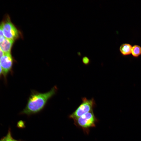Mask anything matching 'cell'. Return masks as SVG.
Returning <instances> with one entry per match:
<instances>
[{
  "label": "cell",
  "instance_id": "obj_1",
  "mask_svg": "<svg viewBox=\"0 0 141 141\" xmlns=\"http://www.w3.org/2000/svg\"><path fill=\"white\" fill-rule=\"evenodd\" d=\"M57 90L55 86L50 90L45 93L32 91L26 106L21 113L30 115L40 112L44 108L48 101L55 94Z\"/></svg>",
  "mask_w": 141,
  "mask_h": 141
},
{
  "label": "cell",
  "instance_id": "obj_14",
  "mask_svg": "<svg viewBox=\"0 0 141 141\" xmlns=\"http://www.w3.org/2000/svg\"><path fill=\"white\" fill-rule=\"evenodd\" d=\"M0 141H6L5 137L3 138L2 140H1Z\"/></svg>",
  "mask_w": 141,
  "mask_h": 141
},
{
  "label": "cell",
  "instance_id": "obj_2",
  "mask_svg": "<svg viewBox=\"0 0 141 141\" xmlns=\"http://www.w3.org/2000/svg\"><path fill=\"white\" fill-rule=\"evenodd\" d=\"M73 120L74 124L81 128L85 134H88L89 133L90 128L95 127L96 123L98 121L93 110Z\"/></svg>",
  "mask_w": 141,
  "mask_h": 141
},
{
  "label": "cell",
  "instance_id": "obj_9",
  "mask_svg": "<svg viewBox=\"0 0 141 141\" xmlns=\"http://www.w3.org/2000/svg\"><path fill=\"white\" fill-rule=\"evenodd\" d=\"M6 141H19L13 139L12 137L10 131H9L7 136L5 137Z\"/></svg>",
  "mask_w": 141,
  "mask_h": 141
},
{
  "label": "cell",
  "instance_id": "obj_3",
  "mask_svg": "<svg viewBox=\"0 0 141 141\" xmlns=\"http://www.w3.org/2000/svg\"><path fill=\"white\" fill-rule=\"evenodd\" d=\"M82 101L80 104L69 115L70 118L73 120L93 110L96 104L93 98L88 99L84 97L82 98Z\"/></svg>",
  "mask_w": 141,
  "mask_h": 141
},
{
  "label": "cell",
  "instance_id": "obj_13",
  "mask_svg": "<svg viewBox=\"0 0 141 141\" xmlns=\"http://www.w3.org/2000/svg\"><path fill=\"white\" fill-rule=\"evenodd\" d=\"M4 54V53L0 48V59Z\"/></svg>",
  "mask_w": 141,
  "mask_h": 141
},
{
  "label": "cell",
  "instance_id": "obj_8",
  "mask_svg": "<svg viewBox=\"0 0 141 141\" xmlns=\"http://www.w3.org/2000/svg\"><path fill=\"white\" fill-rule=\"evenodd\" d=\"M131 54L135 57H137L141 55V47L138 45H134L132 46Z\"/></svg>",
  "mask_w": 141,
  "mask_h": 141
},
{
  "label": "cell",
  "instance_id": "obj_6",
  "mask_svg": "<svg viewBox=\"0 0 141 141\" xmlns=\"http://www.w3.org/2000/svg\"><path fill=\"white\" fill-rule=\"evenodd\" d=\"M14 41L6 38L0 43V48L5 54L10 53Z\"/></svg>",
  "mask_w": 141,
  "mask_h": 141
},
{
  "label": "cell",
  "instance_id": "obj_12",
  "mask_svg": "<svg viewBox=\"0 0 141 141\" xmlns=\"http://www.w3.org/2000/svg\"><path fill=\"white\" fill-rule=\"evenodd\" d=\"M2 76H3L2 69L0 63V79H1Z\"/></svg>",
  "mask_w": 141,
  "mask_h": 141
},
{
  "label": "cell",
  "instance_id": "obj_11",
  "mask_svg": "<svg viewBox=\"0 0 141 141\" xmlns=\"http://www.w3.org/2000/svg\"><path fill=\"white\" fill-rule=\"evenodd\" d=\"M83 63L87 65L89 64L90 60L89 58L87 56H84L82 58Z\"/></svg>",
  "mask_w": 141,
  "mask_h": 141
},
{
  "label": "cell",
  "instance_id": "obj_4",
  "mask_svg": "<svg viewBox=\"0 0 141 141\" xmlns=\"http://www.w3.org/2000/svg\"><path fill=\"white\" fill-rule=\"evenodd\" d=\"M6 38L13 40L19 37V32L11 22L9 17H7L0 25Z\"/></svg>",
  "mask_w": 141,
  "mask_h": 141
},
{
  "label": "cell",
  "instance_id": "obj_5",
  "mask_svg": "<svg viewBox=\"0 0 141 141\" xmlns=\"http://www.w3.org/2000/svg\"><path fill=\"white\" fill-rule=\"evenodd\" d=\"M14 60L10 53L5 54L0 59L2 71L3 76L5 82H7V77L10 73L12 74Z\"/></svg>",
  "mask_w": 141,
  "mask_h": 141
},
{
  "label": "cell",
  "instance_id": "obj_7",
  "mask_svg": "<svg viewBox=\"0 0 141 141\" xmlns=\"http://www.w3.org/2000/svg\"><path fill=\"white\" fill-rule=\"evenodd\" d=\"M132 47V45L130 44L123 43L119 47V50L123 55H128L131 54Z\"/></svg>",
  "mask_w": 141,
  "mask_h": 141
},
{
  "label": "cell",
  "instance_id": "obj_10",
  "mask_svg": "<svg viewBox=\"0 0 141 141\" xmlns=\"http://www.w3.org/2000/svg\"><path fill=\"white\" fill-rule=\"evenodd\" d=\"M5 39L1 26L0 25V43L3 41Z\"/></svg>",
  "mask_w": 141,
  "mask_h": 141
}]
</instances>
